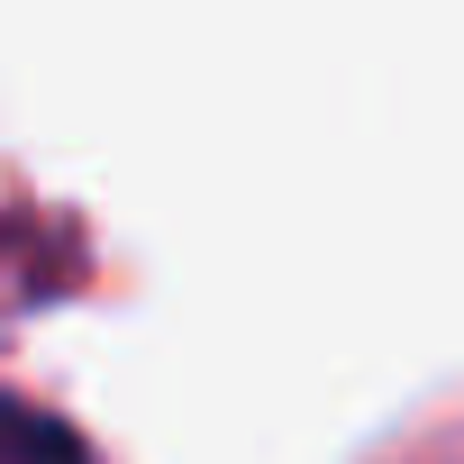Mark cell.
<instances>
[{"mask_svg":"<svg viewBox=\"0 0 464 464\" xmlns=\"http://www.w3.org/2000/svg\"><path fill=\"white\" fill-rule=\"evenodd\" d=\"M0 464H92V455H82V437H73L55 410L0 392Z\"/></svg>","mask_w":464,"mask_h":464,"instance_id":"obj_1","label":"cell"}]
</instances>
